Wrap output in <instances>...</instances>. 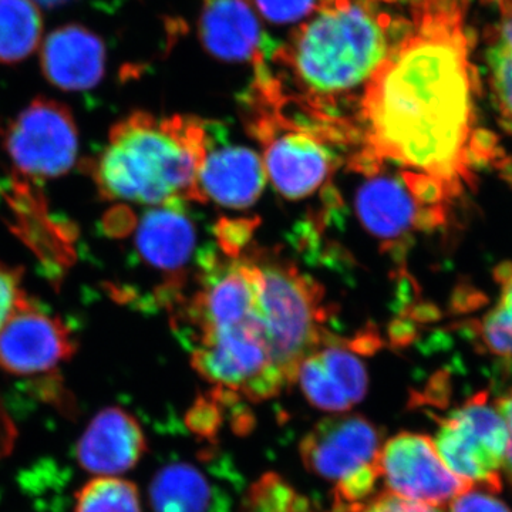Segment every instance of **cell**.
Instances as JSON below:
<instances>
[{
  "label": "cell",
  "mask_w": 512,
  "mask_h": 512,
  "mask_svg": "<svg viewBox=\"0 0 512 512\" xmlns=\"http://www.w3.org/2000/svg\"><path fill=\"white\" fill-rule=\"evenodd\" d=\"M464 0H421L357 107L353 168L369 177L384 161L429 174L448 197L473 184L474 79L463 29Z\"/></svg>",
  "instance_id": "cell-1"
},
{
  "label": "cell",
  "mask_w": 512,
  "mask_h": 512,
  "mask_svg": "<svg viewBox=\"0 0 512 512\" xmlns=\"http://www.w3.org/2000/svg\"><path fill=\"white\" fill-rule=\"evenodd\" d=\"M392 26L373 0H318L276 50V73L266 64L281 103L343 146H356L357 107L396 43Z\"/></svg>",
  "instance_id": "cell-2"
},
{
  "label": "cell",
  "mask_w": 512,
  "mask_h": 512,
  "mask_svg": "<svg viewBox=\"0 0 512 512\" xmlns=\"http://www.w3.org/2000/svg\"><path fill=\"white\" fill-rule=\"evenodd\" d=\"M208 144L207 126L197 117H158L136 111L111 128L90 174L106 201L151 208L204 202L198 173L210 150Z\"/></svg>",
  "instance_id": "cell-3"
},
{
  "label": "cell",
  "mask_w": 512,
  "mask_h": 512,
  "mask_svg": "<svg viewBox=\"0 0 512 512\" xmlns=\"http://www.w3.org/2000/svg\"><path fill=\"white\" fill-rule=\"evenodd\" d=\"M258 272V316L272 365L286 384L296 380L303 360L330 335L323 328L328 309L318 282L292 262L252 256Z\"/></svg>",
  "instance_id": "cell-4"
},
{
  "label": "cell",
  "mask_w": 512,
  "mask_h": 512,
  "mask_svg": "<svg viewBox=\"0 0 512 512\" xmlns=\"http://www.w3.org/2000/svg\"><path fill=\"white\" fill-rule=\"evenodd\" d=\"M251 111V134L264 147L266 177L279 194L302 200L330 180L340 164L332 137L295 119L258 83L252 86Z\"/></svg>",
  "instance_id": "cell-5"
},
{
  "label": "cell",
  "mask_w": 512,
  "mask_h": 512,
  "mask_svg": "<svg viewBox=\"0 0 512 512\" xmlns=\"http://www.w3.org/2000/svg\"><path fill=\"white\" fill-rule=\"evenodd\" d=\"M3 147L16 177L39 183L69 173L79 154V130L72 111L39 97L3 131Z\"/></svg>",
  "instance_id": "cell-6"
},
{
  "label": "cell",
  "mask_w": 512,
  "mask_h": 512,
  "mask_svg": "<svg viewBox=\"0 0 512 512\" xmlns=\"http://www.w3.org/2000/svg\"><path fill=\"white\" fill-rule=\"evenodd\" d=\"M434 444L448 470L461 480L490 481L505 464L507 424L497 409L476 399L441 423Z\"/></svg>",
  "instance_id": "cell-7"
},
{
  "label": "cell",
  "mask_w": 512,
  "mask_h": 512,
  "mask_svg": "<svg viewBox=\"0 0 512 512\" xmlns=\"http://www.w3.org/2000/svg\"><path fill=\"white\" fill-rule=\"evenodd\" d=\"M72 330L25 293L0 329V369L13 376L47 375L76 353Z\"/></svg>",
  "instance_id": "cell-8"
},
{
  "label": "cell",
  "mask_w": 512,
  "mask_h": 512,
  "mask_svg": "<svg viewBox=\"0 0 512 512\" xmlns=\"http://www.w3.org/2000/svg\"><path fill=\"white\" fill-rule=\"evenodd\" d=\"M379 468L390 493L434 507L473 487L448 470L434 441L421 434L400 433L387 441L380 450Z\"/></svg>",
  "instance_id": "cell-9"
},
{
  "label": "cell",
  "mask_w": 512,
  "mask_h": 512,
  "mask_svg": "<svg viewBox=\"0 0 512 512\" xmlns=\"http://www.w3.org/2000/svg\"><path fill=\"white\" fill-rule=\"evenodd\" d=\"M380 450L376 427L357 414L319 421L299 446L306 470L336 484L379 463Z\"/></svg>",
  "instance_id": "cell-10"
},
{
  "label": "cell",
  "mask_w": 512,
  "mask_h": 512,
  "mask_svg": "<svg viewBox=\"0 0 512 512\" xmlns=\"http://www.w3.org/2000/svg\"><path fill=\"white\" fill-rule=\"evenodd\" d=\"M146 451V436L136 417L120 407H107L84 430L76 456L87 473L111 477L133 470Z\"/></svg>",
  "instance_id": "cell-11"
},
{
  "label": "cell",
  "mask_w": 512,
  "mask_h": 512,
  "mask_svg": "<svg viewBox=\"0 0 512 512\" xmlns=\"http://www.w3.org/2000/svg\"><path fill=\"white\" fill-rule=\"evenodd\" d=\"M40 64L49 83L64 92H86L100 83L106 69L103 40L80 25L53 30L43 42Z\"/></svg>",
  "instance_id": "cell-12"
},
{
  "label": "cell",
  "mask_w": 512,
  "mask_h": 512,
  "mask_svg": "<svg viewBox=\"0 0 512 512\" xmlns=\"http://www.w3.org/2000/svg\"><path fill=\"white\" fill-rule=\"evenodd\" d=\"M264 161L245 147L208 150L198 173V190L202 200H212L228 208H247L255 204L264 191Z\"/></svg>",
  "instance_id": "cell-13"
},
{
  "label": "cell",
  "mask_w": 512,
  "mask_h": 512,
  "mask_svg": "<svg viewBox=\"0 0 512 512\" xmlns=\"http://www.w3.org/2000/svg\"><path fill=\"white\" fill-rule=\"evenodd\" d=\"M195 241V227L183 211V202L153 207L138 224V254L164 274H181L194 252Z\"/></svg>",
  "instance_id": "cell-14"
},
{
  "label": "cell",
  "mask_w": 512,
  "mask_h": 512,
  "mask_svg": "<svg viewBox=\"0 0 512 512\" xmlns=\"http://www.w3.org/2000/svg\"><path fill=\"white\" fill-rule=\"evenodd\" d=\"M201 36L212 55L221 59L255 63L266 57L261 26L244 0H205Z\"/></svg>",
  "instance_id": "cell-15"
},
{
  "label": "cell",
  "mask_w": 512,
  "mask_h": 512,
  "mask_svg": "<svg viewBox=\"0 0 512 512\" xmlns=\"http://www.w3.org/2000/svg\"><path fill=\"white\" fill-rule=\"evenodd\" d=\"M421 208L402 177L382 171L357 191V217L370 234L383 241H397L416 228Z\"/></svg>",
  "instance_id": "cell-16"
},
{
  "label": "cell",
  "mask_w": 512,
  "mask_h": 512,
  "mask_svg": "<svg viewBox=\"0 0 512 512\" xmlns=\"http://www.w3.org/2000/svg\"><path fill=\"white\" fill-rule=\"evenodd\" d=\"M227 501L201 468L184 461L158 470L150 484L153 512H227Z\"/></svg>",
  "instance_id": "cell-17"
},
{
  "label": "cell",
  "mask_w": 512,
  "mask_h": 512,
  "mask_svg": "<svg viewBox=\"0 0 512 512\" xmlns=\"http://www.w3.org/2000/svg\"><path fill=\"white\" fill-rule=\"evenodd\" d=\"M485 59L495 109L512 134V0H500V19L488 35Z\"/></svg>",
  "instance_id": "cell-18"
},
{
  "label": "cell",
  "mask_w": 512,
  "mask_h": 512,
  "mask_svg": "<svg viewBox=\"0 0 512 512\" xmlns=\"http://www.w3.org/2000/svg\"><path fill=\"white\" fill-rule=\"evenodd\" d=\"M43 18L33 0H0V63L22 62L40 45Z\"/></svg>",
  "instance_id": "cell-19"
},
{
  "label": "cell",
  "mask_w": 512,
  "mask_h": 512,
  "mask_svg": "<svg viewBox=\"0 0 512 512\" xmlns=\"http://www.w3.org/2000/svg\"><path fill=\"white\" fill-rule=\"evenodd\" d=\"M501 295L494 309L478 323L485 348L498 356L512 357V262H503L494 272Z\"/></svg>",
  "instance_id": "cell-20"
},
{
  "label": "cell",
  "mask_w": 512,
  "mask_h": 512,
  "mask_svg": "<svg viewBox=\"0 0 512 512\" xmlns=\"http://www.w3.org/2000/svg\"><path fill=\"white\" fill-rule=\"evenodd\" d=\"M74 512H141L136 484L114 477H97L76 494Z\"/></svg>",
  "instance_id": "cell-21"
},
{
  "label": "cell",
  "mask_w": 512,
  "mask_h": 512,
  "mask_svg": "<svg viewBox=\"0 0 512 512\" xmlns=\"http://www.w3.org/2000/svg\"><path fill=\"white\" fill-rule=\"evenodd\" d=\"M296 380L301 384L306 399L325 412H349L353 404L346 393L330 377L318 353L306 357L299 366Z\"/></svg>",
  "instance_id": "cell-22"
},
{
  "label": "cell",
  "mask_w": 512,
  "mask_h": 512,
  "mask_svg": "<svg viewBox=\"0 0 512 512\" xmlns=\"http://www.w3.org/2000/svg\"><path fill=\"white\" fill-rule=\"evenodd\" d=\"M330 339L325 345L320 346L316 353L330 377L355 406L366 396L369 382H367L365 366L346 346L340 345L339 342H330Z\"/></svg>",
  "instance_id": "cell-23"
},
{
  "label": "cell",
  "mask_w": 512,
  "mask_h": 512,
  "mask_svg": "<svg viewBox=\"0 0 512 512\" xmlns=\"http://www.w3.org/2000/svg\"><path fill=\"white\" fill-rule=\"evenodd\" d=\"M308 501L275 473H268L252 484L242 512H306Z\"/></svg>",
  "instance_id": "cell-24"
},
{
  "label": "cell",
  "mask_w": 512,
  "mask_h": 512,
  "mask_svg": "<svg viewBox=\"0 0 512 512\" xmlns=\"http://www.w3.org/2000/svg\"><path fill=\"white\" fill-rule=\"evenodd\" d=\"M266 19L275 23H293L308 18L318 0H244Z\"/></svg>",
  "instance_id": "cell-25"
},
{
  "label": "cell",
  "mask_w": 512,
  "mask_h": 512,
  "mask_svg": "<svg viewBox=\"0 0 512 512\" xmlns=\"http://www.w3.org/2000/svg\"><path fill=\"white\" fill-rule=\"evenodd\" d=\"M254 229L249 220L221 221L217 228L218 241L229 258H238L242 248L248 244Z\"/></svg>",
  "instance_id": "cell-26"
},
{
  "label": "cell",
  "mask_w": 512,
  "mask_h": 512,
  "mask_svg": "<svg viewBox=\"0 0 512 512\" xmlns=\"http://www.w3.org/2000/svg\"><path fill=\"white\" fill-rule=\"evenodd\" d=\"M20 269L0 262V329L15 309L23 289L20 288Z\"/></svg>",
  "instance_id": "cell-27"
},
{
  "label": "cell",
  "mask_w": 512,
  "mask_h": 512,
  "mask_svg": "<svg viewBox=\"0 0 512 512\" xmlns=\"http://www.w3.org/2000/svg\"><path fill=\"white\" fill-rule=\"evenodd\" d=\"M355 512H443L434 505L417 503L393 493H383L367 501Z\"/></svg>",
  "instance_id": "cell-28"
},
{
  "label": "cell",
  "mask_w": 512,
  "mask_h": 512,
  "mask_svg": "<svg viewBox=\"0 0 512 512\" xmlns=\"http://www.w3.org/2000/svg\"><path fill=\"white\" fill-rule=\"evenodd\" d=\"M451 512H511L507 505L485 493L467 491L451 504Z\"/></svg>",
  "instance_id": "cell-29"
},
{
  "label": "cell",
  "mask_w": 512,
  "mask_h": 512,
  "mask_svg": "<svg viewBox=\"0 0 512 512\" xmlns=\"http://www.w3.org/2000/svg\"><path fill=\"white\" fill-rule=\"evenodd\" d=\"M498 412H500L505 424H507L508 448L504 466L507 468L508 476H510L512 480V393L503 397V399L498 402Z\"/></svg>",
  "instance_id": "cell-30"
},
{
  "label": "cell",
  "mask_w": 512,
  "mask_h": 512,
  "mask_svg": "<svg viewBox=\"0 0 512 512\" xmlns=\"http://www.w3.org/2000/svg\"><path fill=\"white\" fill-rule=\"evenodd\" d=\"M13 434H15V431H13L12 423H10L8 416H6L5 410H2V407H0V456L9 453Z\"/></svg>",
  "instance_id": "cell-31"
},
{
  "label": "cell",
  "mask_w": 512,
  "mask_h": 512,
  "mask_svg": "<svg viewBox=\"0 0 512 512\" xmlns=\"http://www.w3.org/2000/svg\"><path fill=\"white\" fill-rule=\"evenodd\" d=\"M37 5L46 6V8H55V6L64 5L70 0H33Z\"/></svg>",
  "instance_id": "cell-32"
}]
</instances>
